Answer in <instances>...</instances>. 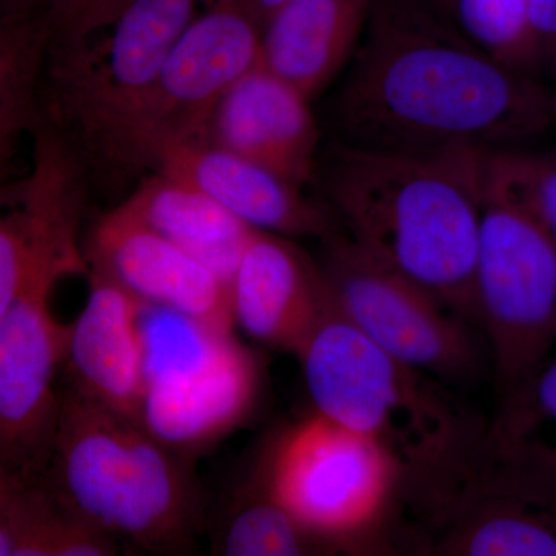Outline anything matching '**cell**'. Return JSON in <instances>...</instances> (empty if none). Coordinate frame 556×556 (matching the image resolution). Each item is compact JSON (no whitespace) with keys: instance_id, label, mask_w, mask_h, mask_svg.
I'll list each match as a JSON object with an SVG mask.
<instances>
[{"instance_id":"obj_1","label":"cell","mask_w":556,"mask_h":556,"mask_svg":"<svg viewBox=\"0 0 556 556\" xmlns=\"http://www.w3.org/2000/svg\"><path fill=\"white\" fill-rule=\"evenodd\" d=\"M329 102L332 141L388 152L522 148L556 94L467 38L438 0H372Z\"/></svg>"},{"instance_id":"obj_2","label":"cell","mask_w":556,"mask_h":556,"mask_svg":"<svg viewBox=\"0 0 556 556\" xmlns=\"http://www.w3.org/2000/svg\"><path fill=\"white\" fill-rule=\"evenodd\" d=\"M485 155L388 152L332 141L325 159L328 206L346 239L475 327Z\"/></svg>"},{"instance_id":"obj_3","label":"cell","mask_w":556,"mask_h":556,"mask_svg":"<svg viewBox=\"0 0 556 556\" xmlns=\"http://www.w3.org/2000/svg\"><path fill=\"white\" fill-rule=\"evenodd\" d=\"M299 358L316 412L378 442L402 478L473 477L484 427H471L445 383L390 356L334 309Z\"/></svg>"},{"instance_id":"obj_4","label":"cell","mask_w":556,"mask_h":556,"mask_svg":"<svg viewBox=\"0 0 556 556\" xmlns=\"http://www.w3.org/2000/svg\"><path fill=\"white\" fill-rule=\"evenodd\" d=\"M43 484L70 514L148 551H182L200 521L186 457L68 386Z\"/></svg>"},{"instance_id":"obj_5","label":"cell","mask_w":556,"mask_h":556,"mask_svg":"<svg viewBox=\"0 0 556 556\" xmlns=\"http://www.w3.org/2000/svg\"><path fill=\"white\" fill-rule=\"evenodd\" d=\"M201 0H130L101 30L47 43L33 119L100 161L116 127L159 76ZM211 2V0H208Z\"/></svg>"},{"instance_id":"obj_6","label":"cell","mask_w":556,"mask_h":556,"mask_svg":"<svg viewBox=\"0 0 556 556\" xmlns=\"http://www.w3.org/2000/svg\"><path fill=\"white\" fill-rule=\"evenodd\" d=\"M144 388L138 422L186 457L247 420L260 393L257 357L232 331L141 303Z\"/></svg>"},{"instance_id":"obj_7","label":"cell","mask_w":556,"mask_h":556,"mask_svg":"<svg viewBox=\"0 0 556 556\" xmlns=\"http://www.w3.org/2000/svg\"><path fill=\"white\" fill-rule=\"evenodd\" d=\"M262 27L241 0H211L159 76L110 137L100 163L121 174L153 169L167 150L208 142L226 91L260 61Z\"/></svg>"},{"instance_id":"obj_8","label":"cell","mask_w":556,"mask_h":556,"mask_svg":"<svg viewBox=\"0 0 556 556\" xmlns=\"http://www.w3.org/2000/svg\"><path fill=\"white\" fill-rule=\"evenodd\" d=\"M473 294L501 399L556 346V243L486 172Z\"/></svg>"},{"instance_id":"obj_9","label":"cell","mask_w":556,"mask_h":556,"mask_svg":"<svg viewBox=\"0 0 556 556\" xmlns=\"http://www.w3.org/2000/svg\"><path fill=\"white\" fill-rule=\"evenodd\" d=\"M263 477L285 510L327 548L378 525L404 479L378 442L317 412L278 439Z\"/></svg>"},{"instance_id":"obj_10","label":"cell","mask_w":556,"mask_h":556,"mask_svg":"<svg viewBox=\"0 0 556 556\" xmlns=\"http://www.w3.org/2000/svg\"><path fill=\"white\" fill-rule=\"evenodd\" d=\"M328 243L321 273L340 317L390 356L445 386L481 378L485 358L470 320L345 236Z\"/></svg>"},{"instance_id":"obj_11","label":"cell","mask_w":556,"mask_h":556,"mask_svg":"<svg viewBox=\"0 0 556 556\" xmlns=\"http://www.w3.org/2000/svg\"><path fill=\"white\" fill-rule=\"evenodd\" d=\"M54 288L28 289L0 316V470L24 485L46 479L60 424L70 327L51 313Z\"/></svg>"},{"instance_id":"obj_12","label":"cell","mask_w":556,"mask_h":556,"mask_svg":"<svg viewBox=\"0 0 556 556\" xmlns=\"http://www.w3.org/2000/svg\"><path fill=\"white\" fill-rule=\"evenodd\" d=\"M87 263L141 302L232 331L229 285L185 249L113 208L91 232Z\"/></svg>"},{"instance_id":"obj_13","label":"cell","mask_w":556,"mask_h":556,"mask_svg":"<svg viewBox=\"0 0 556 556\" xmlns=\"http://www.w3.org/2000/svg\"><path fill=\"white\" fill-rule=\"evenodd\" d=\"M233 328L299 354L331 313L321 268L287 237L255 230L229 283Z\"/></svg>"},{"instance_id":"obj_14","label":"cell","mask_w":556,"mask_h":556,"mask_svg":"<svg viewBox=\"0 0 556 556\" xmlns=\"http://www.w3.org/2000/svg\"><path fill=\"white\" fill-rule=\"evenodd\" d=\"M309 98L262 64L219 101L208 144L228 150L302 188L318 167L320 129Z\"/></svg>"},{"instance_id":"obj_15","label":"cell","mask_w":556,"mask_h":556,"mask_svg":"<svg viewBox=\"0 0 556 556\" xmlns=\"http://www.w3.org/2000/svg\"><path fill=\"white\" fill-rule=\"evenodd\" d=\"M155 170L189 182L263 232L327 241L340 236L338 218L328 204L314 203L294 182L208 142L167 150Z\"/></svg>"},{"instance_id":"obj_16","label":"cell","mask_w":556,"mask_h":556,"mask_svg":"<svg viewBox=\"0 0 556 556\" xmlns=\"http://www.w3.org/2000/svg\"><path fill=\"white\" fill-rule=\"evenodd\" d=\"M90 292L68 325L64 367L70 386L113 412L138 420L144 388L141 300L104 270L89 269Z\"/></svg>"},{"instance_id":"obj_17","label":"cell","mask_w":556,"mask_h":556,"mask_svg":"<svg viewBox=\"0 0 556 556\" xmlns=\"http://www.w3.org/2000/svg\"><path fill=\"white\" fill-rule=\"evenodd\" d=\"M475 484L556 497V346L507 396L484 427Z\"/></svg>"},{"instance_id":"obj_18","label":"cell","mask_w":556,"mask_h":556,"mask_svg":"<svg viewBox=\"0 0 556 556\" xmlns=\"http://www.w3.org/2000/svg\"><path fill=\"white\" fill-rule=\"evenodd\" d=\"M21 201L20 211L0 214V316L36 285L89 273L75 192L39 178L24 186Z\"/></svg>"},{"instance_id":"obj_19","label":"cell","mask_w":556,"mask_h":556,"mask_svg":"<svg viewBox=\"0 0 556 556\" xmlns=\"http://www.w3.org/2000/svg\"><path fill=\"white\" fill-rule=\"evenodd\" d=\"M372 0H288L263 25L260 64L313 100L356 50Z\"/></svg>"},{"instance_id":"obj_20","label":"cell","mask_w":556,"mask_h":556,"mask_svg":"<svg viewBox=\"0 0 556 556\" xmlns=\"http://www.w3.org/2000/svg\"><path fill=\"white\" fill-rule=\"evenodd\" d=\"M116 208L185 249L228 285L257 230L200 189L160 170Z\"/></svg>"},{"instance_id":"obj_21","label":"cell","mask_w":556,"mask_h":556,"mask_svg":"<svg viewBox=\"0 0 556 556\" xmlns=\"http://www.w3.org/2000/svg\"><path fill=\"white\" fill-rule=\"evenodd\" d=\"M460 515L434 551L459 556H556V497L467 485Z\"/></svg>"},{"instance_id":"obj_22","label":"cell","mask_w":556,"mask_h":556,"mask_svg":"<svg viewBox=\"0 0 556 556\" xmlns=\"http://www.w3.org/2000/svg\"><path fill=\"white\" fill-rule=\"evenodd\" d=\"M11 556H109L118 540L58 503L43 482L17 490L9 511Z\"/></svg>"},{"instance_id":"obj_23","label":"cell","mask_w":556,"mask_h":556,"mask_svg":"<svg viewBox=\"0 0 556 556\" xmlns=\"http://www.w3.org/2000/svg\"><path fill=\"white\" fill-rule=\"evenodd\" d=\"M218 548L228 556H298L327 547L285 510L262 471L258 484L249 486L237 500Z\"/></svg>"},{"instance_id":"obj_24","label":"cell","mask_w":556,"mask_h":556,"mask_svg":"<svg viewBox=\"0 0 556 556\" xmlns=\"http://www.w3.org/2000/svg\"><path fill=\"white\" fill-rule=\"evenodd\" d=\"M530 0H450L459 30L511 67L540 76L529 33Z\"/></svg>"},{"instance_id":"obj_25","label":"cell","mask_w":556,"mask_h":556,"mask_svg":"<svg viewBox=\"0 0 556 556\" xmlns=\"http://www.w3.org/2000/svg\"><path fill=\"white\" fill-rule=\"evenodd\" d=\"M485 172L535 217L556 243V149L522 146L486 153Z\"/></svg>"},{"instance_id":"obj_26","label":"cell","mask_w":556,"mask_h":556,"mask_svg":"<svg viewBox=\"0 0 556 556\" xmlns=\"http://www.w3.org/2000/svg\"><path fill=\"white\" fill-rule=\"evenodd\" d=\"M49 36L35 11L0 13V104L35 102Z\"/></svg>"},{"instance_id":"obj_27","label":"cell","mask_w":556,"mask_h":556,"mask_svg":"<svg viewBox=\"0 0 556 556\" xmlns=\"http://www.w3.org/2000/svg\"><path fill=\"white\" fill-rule=\"evenodd\" d=\"M130 0H27L49 27V42H70L101 30Z\"/></svg>"},{"instance_id":"obj_28","label":"cell","mask_w":556,"mask_h":556,"mask_svg":"<svg viewBox=\"0 0 556 556\" xmlns=\"http://www.w3.org/2000/svg\"><path fill=\"white\" fill-rule=\"evenodd\" d=\"M529 33L541 78L556 94V0H530Z\"/></svg>"},{"instance_id":"obj_29","label":"cell","mask_w":556,"mask_h":556,"mask_svg":"<svg viewBox=\"0 0 556 556\" xmlns=\"http://www.w3.org/2000/svg\"><path fill=\"white\" fill-rule=\"evenodd\" d=\"M33 115L35 102L9 101L0 104V166L10 155L17 135L31 126Z\"/></svg>"},{"instance_id":"obj_30","label":"cell","mask_w":556,"mask_h":556,"mask_svg":"<svg viewBox=\"0 0 556 556\" xmlns=\"http://www.w3.org/2000/svg\"><path fill=\"white\" fill-rule=\"evenodd\" d=\"M21 486H24V484L11 478L5 471L0 470V556H11L7 525H9L11 503H13L14 495Z\"/></svg>"},{"instance_id":"obj_31","label":"cell","mask_w":556,"mask_h":556,"mask_svg":"<svg viewBox=\"0 0 556 556\" xmlns=\"http://www.w3.org/2000/svg\"><path fill=\"white\" fill-rule=\"evenodd\" d=\"M287 2L288 0H241L244 9L251 14L252 20L257 22L262 30L269 17Z\"/></svg>"},{"instance_id":"obj_32","label":"cell","mask_w":556,"mask_h":556,"mask_svg":"<svg viewBox=\"0 0 556 556\" xmlns=\"http://www.w3.org/2000/svg\"><path fill=\"white\" fill-rule=\"evenodd\" d=\"M27 0H0V13H7V11L22 10L24 9Z\"/></svg>"},{"instance_id":"obj_33","label":"cell","mask_w":556,"mask_h":556,"mask_svg":"<svg viewBox=\"0 0 556 556\" xmlns=\"http://www.w3.org/2000/svg\"><path fill=\"white\" fill-rule=\"evenodd\" d=\"M438 2L441 3V5L444 7V9L448 11L450 0H438Z\"/></svg>"}]
</instances>
